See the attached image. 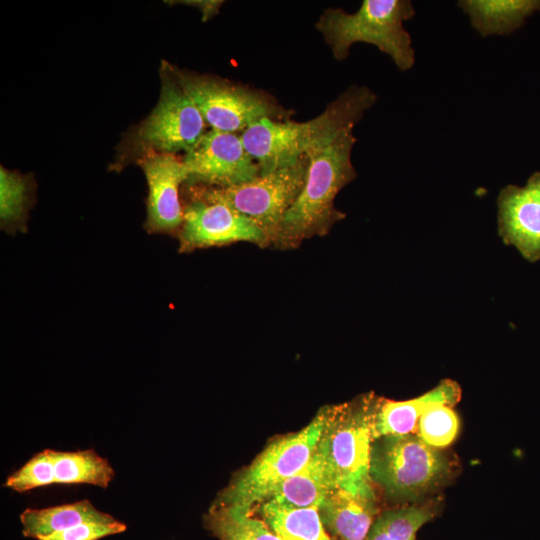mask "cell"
Returning a JSON list of instances; mask_svg holds the SVG:
<instances>
[{
	"mask_svg": "<svg viewBox=\"0 0 540 540\" xmlns=\"http://www.w3.org/2000/svg\"><path fill=\"white\" fill-rule=\"evenodd\" d=\"M376 101L377 95L369 87L354 84L309 121L265 118L241 133V138L260 175H266L292 165L309 150L328 145L345 130L353 129Z\"/></svg>",
	"mask_w": 540,
	"mask_h": 540,
	"instance_id": "cell-1",
	"label": "cell"
},
{
	"mask_svg": "<svg viewBox=\"0 0 540 540\" xmlns=\"http://www.w3.org/2000/svg\"><path fill=\"white\" fill-rule=\"evenodd\" d=\"M356 141L353 129H348L328 145L306 152L305 184L283 217L275 244L293 247L315 235L322 236L345 217L334 201L338 192L357 177L351 161Z\"/></svg>",
	"mask_w": 540,
	"mask_h": 540,
	"instance_id": "cell-2",
	"label": "cell"
},
{
	"mask_svg": "<svg viewBox=\"0 0 540 540\" xmlns=\"http://www.w3.org/2000/svg\"><path fill=\"white\" fill-rule=\"evenodd\" d=\"M414 15L410 0H364L354 13L341 8L324 10L315 27L338 61L349 56L354 43L364 42L376 46L406 72L415 63V51L403 23Z\"/></svg>",
	"mask_w": 540,
	"mask_h": 540,
	"instance_id": "cell-3",
	"label": "cell"
},
{
	"mask_svg": "<svg viewBox=\"0 0 540 540\" xmlns=\"http://www.w3.org/2000/svg\"><path fill=\"white\" fill-rule=\"evenodd\" d=\"M166 68L214 130L241 134L261 119L288 121L294 113L265 91L171 65Z\"/></svg>",
	"mask_w": 540,
	"mask_h": 540,
	"instance_id": "cell-4",
	"label": "cell"
},
{
	"mask_svg": "<svg viewBox=\"0 0 540 540\" xmlns=\"http://www.w3.org/2000/svg\"><path fill=\"white\" fill-rule=\"evenodd\" d=\"M326 416L327 407H324L304 428L270 443L214 504L252 509L267 501L309 461L322 435Z\"/></svg>",
	"mask_w": 540,
	"mask_h": 540,
	"instance_id": "cell-5",
	"label": "cell"
},
{
	"mask_svg": "<svg viewBox=\"0 0 540 540\" xmlns=\"http://www.w3.org/2000/svg\"><path fill=\"white\" fill-rule=\"evenodd\" d=\"M450 470L446 456L414 434L373 439L370 478L396 500H415L438 487Z\"/></svg>",
	"mask_w": 540,
	"mask_h": 540,
	"instance_id": "cell-6",
	"label": "cell"
},
{
	"mask_svg": "<svg viewBox=\"0 0 540 540\" xmlns=\"http://www.w3.org/2000/svg\"><path fill=\"white\" fill-rule=\"evenodd\" d=\"M376 401L374 396L365 395L351 402L327 406L322 438L335 488L374 493L370 455Z\"/></svg>",
	"mask_w": 540,
	"mask_h": 540,
	"instance_id": "cell-7",
	"label": "cell"
},
{
	"mask_svg": "<svg viewBox=\"0 0 540 540\" xmlns=\"http://www.w3.org/2000/svg\"><path fill=\"white\" fill-rule=\"evenodd\" d=\"M307 169L305 154L292 165L242 184L203 187L209 195L251 220L266 234L269 243H274L283 217L305 184Z\"/></svg>",
	"mask_w": 540,
	"mask_h": 540,
	"instance_id": "cell-8",
	"label": "cell"
},
{
	"mask_svg": "<svg viewBox=\"0 0 540 540\" xmlns=\"http://www.w3.org/2000/svg\"><path fill=\"white\" fill-rule=\"evenodd\" d=\"M159 101L138 130V141L159 153H185L206 133V122L191 98L164 67Z\"/></svg>",
	"mask_w": 540,
	"mask_h": 540,
	"instance_id": "cell-9",
	"label": "cell"
},
{
	"mask_svg": "<svg viewBox=\"0 0 540 540\" xmlns=\"http://www.w3.org/2000/svg\"><path fill=\"white\" fill-rule=\"evenodd\" d=\"M269 244L266 234L251 220L212 197L201 185H196L193 198L184 208L180 231V248L222 246L234 242Z\"/></svg>",
	"mask_w": 540,
	"mask_h": 540,
	"instance_id": "cell-10",
	"label": "cell"
},
{
	"mask_svg": "<svg viewBox=\"0 0 540 540\" xmlns=\"http://www.w3.org/2000/svg\"><path fill=\"white\" fill-rule=\"evenodd\" d=\"M192 185L225 188L248 182L260 168L246 150L241 134L211 129L183 158Z\"/></svg>",
	"mask_w": 540,
	"mask_h": 540,
	"instance_id": "cell-11",
	"label": "cell"
},
{
	"mask_svg": "<svg viewBox=\"0 0 540 540\" xmlns=\"http://www.w3.org/2000/svg\"><path fill=\"white\" fill-rule=\"evenodd\" d=\"M498 234L529 262L540 260V172L522 187L507 185L497 198Z\"/></svg>",
	"mask_w": 540,
	"mask_h": 540,
	"instance_id": "cell-12",
	"label": "cell"
},
{
	"mask_svg": "<svg viewBox=\"0 0 540 540\" xmlns=\"http://www.w3.org/2000/svg\"><path fill=\"white\" fill-rule=\"evenodd\" d=\"M148 184L147 229L172 232L182 226L184 209L179 188L188 179L182 160L173 154L151 153L140 161Z\"/></svg>",
	"mask_w": 540,
	"mask_h": 540,
	"instance_id": "cell-13",
	"label": "cell"
},
{
	"mask_svg": "<svg viewBox=\"0 0 540 540\" xmlns=\"http://www.w3.org/2000/svg\"><path fill=\"white\" fill-rule=\"evenodd\" d=\"M461 395L459 385L443 380L427 393L407 401L377 399L373 416V439L386 435L412 434L421 415L434 404H456Z\"/></svg>",
	"mask_w": 540,
	"mask_h": 540,
	"instance_id": "cell-14",
	"label": "cell"
},
{
	"mask_svg": "<svg viewBox=\"0 0 540 540\" xmlns=\"http://www.w3.org/2000/svg\"><path fill=\"white\" fill-rule=\"evenodd\" d=\"M324 527L339 540H363L377 513L374 493L332 489L318 506Z\"/></svg>",
	"mask_w": 540,
	"mask_h": 540,
	"instance_id": "cell-15",
	"label": "cell"
},
{
	"mask_svg": "<svg viewBox=\"0 0 540 540\" xmlns=\"http://www.w3.org/2000/svg\"><path fill=\"white\" fill-rule=\"evenodd\" d=\"M334 488L326 446L321 435L305 466L282 483L268 500L297 508L318 507Z\"/></svg>",
	"mask_w": 540,
	"mask_h": 540,
	"instance_id": "cell-16",
	"label": "cell"
},
{
	"mask_svg": "<svg viewBox=\"0 0 540 540\" xmlns=\"http://www.w3.org/2000/svg\"><path fill=\"white\" fill-rule=\"evenodd\" d=\"M472 28L482 37L509 35L540 11V0H461Z\"/></svg>",
	"mask_w": 540,
	"mask_h": 540,
	"instance_id": "cell-17",
	"label": "cell"
},
{
	"mask_svg": "<svg viewBox=\"0 0 540 540\" xmlns=\"http://www.w3.org/2000/svg\"><path fill=\"white\" fill-rule=\"evenodd\" d=\"M112 517L98 510L89 500H80L42 509L27 508L20 514V522L24 537L40 540L85 522Z\"/></svg>",
	"mask_w": 540,
	"mask_h": 540,
	"instance_id": "cell-18",
	"label": "cell"
},
{
	"mask_svg": "<svg viewBox=\"0 0 540 540\" xmlns=\"http://www.w3.org/2000/svg\"><path fill=\"white\" fill-rule=\"evenodd\" d=\"M263 521L282 540H331L318 507L297 508L267 500L260 504Z\"/></svg>",
	"mask_w": 540,
	"mask_h": 540,
	"instance_id": "cell-19",
	"label": "cell"
},
{
	"mask_svg": "<svg viewBox=\"0 0 540 540\" xmlns=\"http://www.w3.org/2000/svg\"><path fill=\"white\" fill-rule=\"evenodd\" d=\"M55 483L90 484L107 488L115 477L109 461L94 449L78 451L53 450Z\"/></svg>",
	"mask_w": 540,
	"mask_h": 540,
	"instance_id": "cell-20",
	"label": "cell"
},
{
	"mask_svg": "<svg viewBox=\"0 0 540 540\" xmlns=\"http://www.w3.org/2000/svg\"><path fill=\"white\" fill-rule=\"evenodd\" d=\"M207 528L219 540H282L251 509L214 504L205 517Z\"/></svg>",
	"mask_w": 540,
	"mask_h": 540,
	"instance_id": "cell-21",
	"label": "cell"
},
{
	"mask_svg": "<svg viewBox=\"0 0 540 540\" xmlns=\"http://www.w3.org/2000/svg\"><path fill=\"white\" fill-rule=\"evenodd\" d=\"M433 510L408 506L383 512L363 540H415L419 529L431 520Z\"/></svg>",
	"mask_w": 540,
	"mask_h": 540,
	"instance_id": "cell-22",
	"label": "cell"
},
{
	"mask_svg": "<svg viewBox=\"0 0 540 540\" xmlns=\"http://www.w3.org/2000/svg\"><path fill=\"white\" fill-rule=\"evenodd\" d=\"M28 182L15 172L0 169V219L2 228H21L28 204Z\"/></svg>",
	"mask_w": 540,
	"mask_h": 540,
	"instance_id": "cell-23",
	"label": "cell"
},
{
	"mask_svg": "<svg viewBox=\"0 0 540 540\" xmlns=\"http://www.w3.org/2000/svg\"><path fill=\"white\" fill-rule=\"evenodd\" d=\"M417 429L426 444L434 448L445 447L455 439L459 420L449 405L434 404L421 415Z\"/></svg>",
	"mask_w": 540,
	"mask_h": 540,
	"instance_id": "cell-24",
	"label": "cell"
},
{
	"mask_svg": "<svg viewBox=\"0 0 540 540\" xmlns=\"http://www.w3.org/2000/svg\"><path fill=\"white\" fill-rule=\"evenodd\" d=\"M52 484H55L53 450L44 449L11 473L4 486L16 492H26Z\"/></svg>",
	"mask_w": 540,
	"mask_h": 540,
	"instance_id": "cell-25",
	"label": "cell"
},
{
	"mask_svg": "<svg viewBox=\"0 0 540 540\" xmlns=\"http://www.w3.org/2000/svg\"><path fill=\"white\" fill-rule=\"evenodd\" d=\"M125 530L126 525L112 517L104 521L85 522L40 540H100Z\"/></svg>",
	"mask_w": 540,
	"mask_h": 540,
	"instance_id": "cell-26",
	"label": "cell"
},
{
	"mask_svg": "<svg viewBox=\"0 0 540 540\" xmlns=\"http://www.w3.org/2000/svg\"><path fill=\"white\" fill-rule=\"evenodd\" d=\"M181 3H186L187 5H192L199 8L203 15V21H207L209 18L213 17L219 12L223 1H182Z\"/></svg>",
	"mask_w": 540,
	"mask_h": 540,
	"instance_id": "cell-27",
	"label": "cell"
}]
</instances>
